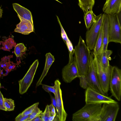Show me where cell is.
<instances>
[{
    "instance_id": "6da1fadb",
    "label": "cell",
    "mask_w": 121,
    "mask_h": 121,
    "mask_svg": "<svg viewBox=\"0 0 121 121\" xmlns=\"http://www.w3.org/2000/svg\"><path fill=\"white\" fill-rule=\"evenodd\" d=\"M74 59L79 76L86 75L88 70L91 53L81 36L73 50Z\"/></svg>"
},
{
    "instance_id": "7a4b0ae2",
    "label": "cell",
    "mask_w": 121,
    "mask_h": 121,
    "mask_svg": "<svg viewBox=\"0 0 121 121\" xmlns=\"http://www.w3.org/2000/svg\"><path fill=\"white\" fill-rule=\"evenodd\" d=\"M102 104L86 103L72 116L73 121H99Z\"/></svg>"
},
{
    "instance_id": "3957f363",
    "label": "cell",
    "mask_w": 121,
    "mask_h": 121,
    "mask_svg": "<svg viewBox=\"0 0 121 121\" xmlns=\"http://www.w3.org/2000/svg\"><path fill=\"white\" fill-rule=\"evenodd\" d=\"M93 56V61L98 81L100 87L106 95L109 89V82L112 66L110 65L108 69L104 71L96 57Z\"/></svg>"
},
{
    "instance_id": "277c9868",
    "label": "cell",
    "mask_w": 121,
    "mask_h": 121,
    "mask_svg": "<svg viewBox=\"0 0 121 121\" xmlns=\"http://www.w3.org/2000/svg\"><path fill=\"white\" fill-rule=\"evenodd\" d=\"M98 16L96 21L86 34V44L90 51L94 48L103 23L104 14H101Z\"/></svg>"
},
{
    "instance_id": "5b68a950",
    "label": "cell",
    "mask_w": 121,
    "mask_h": 121,
    "mask_svg": "<svg viewBox=\"0 0 121 121\" xmlns=\"http://www.w3.org/2000/svg\"><path fill=\"white\" fill-rule=\"evenodd\" d=\"M109 89L112 96L118 101L121 96V70L112 66L109 82Z\"/></svg>"
},
{
    "instance_id": "8992f818",
    "label": "cell",
    "mask_w": 121,
    "mask_h": 121,
    "mask_svg": "<svg viewBox=\"0 0 121 121\" xmlns=\"http://www.w3.org/2000/svg\"><path fill=\"white\" fill-rule=\"evenodd\" d=\"M109 15V43H121V21L117 14Z\"/></svg>"
},
{
    "instance_id": "52a82bcc",
    "label": "cell",
    "mask_w": 121,
    "mask_h": 121,
    "mask_svg": "<svg viewBox=\"0 0 121 121\" xmlns=\"http://www.w3.org/2000/svg\"><path fill=\"white\" fill-rule=\"evenodd\" d=\"M85 96L86 103H118L110 97L102 95L89 86L86 89Z\"/></svg>"
},
{
    "instance_id": "ba28073f",
    "label": "cell",
    "mask_w": 121,
    "mask_h": 121,
    "mask_svg": "<svg viewBox=\"0 0 121 121\" xmlns=\"http://www.w3.org/2000/svg\"><path fill=\"white\" fill-rule=\"evenodd\" d=\"M39 64L38 60H35L31 65L23 78L18 81L19 91L21 94L26 92L32 83Z\"/></svg>"
},
{
    "instance_id": "9c48e42d",
    "label": "cell",
    "mask_w": 121,
    "mask_h": 121,
    "mask_svg": "<svg viewBox=\"0 0 121 121\" xmlns=\"http://www.w3.org/2000/svg\"><path fill=\"white\" fill-rule=\"evenodd\" d=\"M119 109L118 103L103 104L99 115V121H115Z\"/></svg>"
},
{
    "instance_id": "30bf717a",
    "label": "cell",
    "mask_w": 121,
    "mask_h": 121,
    "mask_svg": "<svg viewBox=\"0 0 121 121\" xmlns=\"http://www.w3.org/2000/svg\"><path fill=\"white\" fill-rule=\"evenodd\" d=\"M88 86L100 94L106 95L101 89L99 85L93 61V56L91 53L89 68L86 76Z\"/></svg>"
},
{
    "instance_id": "8fae6325",
    "label": "cell",
    "mask_w": 121,
    "mask_h": 121,
    "mask_svg": "<svg viewBox=\"0 0 121 121\" xmlns=\"http://www.w3.org/2000/svg\"><path fill=\"white\" fill-rule=\"evenodd\" d=\"M61 83L59 79L55 82V89L54 95L56 100L57 115L59 121H66L67 114L65 111L62 96V91L60 88Z\"/></svg>"
},
{
    "instance_id": "7c38bea8",
    "label": "cell",
    "mask_w": 121,
    "mask_h": 121,
    "mask_svg": "<svg viewBox=\"0 0 121 121\" xmlns=\"http://www.w3.org/2000/svg\"><path fill=\"white\" fill-rule=\"evenodd\" d=\"M62 78L67 83L71 82L79 75L77 66L74 58L69 60L68 63L63 68L62 72Z\"/></svg>"
},
{
    "instance_id": "4fadbf2b",
    "label": "cell",
    "mask_w": 121,
    "mask_h": 121,
    "mask_svg": "<svg viewBox=\"0 0 121 121\" xmlns=\"http://www.w3.org/2000/svg\"><path fill=\"white\" fill-rule=\"evenodd\" d=\"M121 0H107L103 10L104 13L111 15L121 12Z\"/></svg>"
},
{
    "instance_id": "5bb4252c",
    "label": "cell",
    "mask_w": 121,
    "mask_h": 121,
    "mask_svg": "<svg viewBox=\"0 0 121 121\" xmlns=\"http://www.w3.org/2000/svg\"><path fill=\"white\" fill-rule=\"evenodd\" d=\"M17 16L19 19L20 22L17 25L14 31L25 35L29 34L34 32V26L31 22L25 19L18 15Z\"/></svg>"
},
{
    "instance_id": "9a60e30c",
    "label": "cell",
    "mask_w": 121,
    "mask_h": 121,
    "mask_svg": "<svg viewBox=\"0 0 121 121\" xmlns=\"http://www.w3.org/2000/svg\"><path fill=\"white\" fill-rule=\"evenodd\" d=\"M102 27L103 44L102 52L108 50L107 47L109 43V15L108 14L105 13L104 14Z\"/></svg>"
},
{
    "instance_id": "2e32d148",
    "label": "cell",
    "mask_w": 121,
    "mask_h": 121,
    "mask_svg": "<svg viewBox=\"0 0 121 121\" xmlns=\"http://www.w3.org/2000/svg\"><path fill=\"white\" fill-rule=\"evenodd\" d=\"M112 53V51L107 50L102 51L95 56L99 63L104 71L107 70L110 65L109 60L110 56Z\"/></svg>"
},
{
    "instance_id": "e0dca14e",
    "label": "cell",
    "mask_w": 121,
    "mask_h": 121,
    "mask_svg": "<svg viewBox=\"0 0 121 121\" xmlns=\"http://www.w3.org/2000/svg\"><path fill=\"white\" fill-rule=\"evenodd\" d=\"M13 5L14 10L18 15L30 21L33 25L32 17L30 11L17 3H13Z\"/></svg>"
},
{
    "instance_id": "ac0fdd59",
    "label": "cell",
    "mask_w": 121,
    "mask_h": 121,
    "mask_svg": "<svg viewBox=\"0 0 121 121\" xmlns=\"http://www.w3.org/2000/svg\"><path fill=\"white\" fill-rule=\"evenodd\" d=\"M45 56V62L44 69L41 76L36 83V86L41 85L43 80L46 76L50 67L55 60L54 56L50 52L46 53Z\"/></svg>"
},
{
    "instance_id": "d6986e66",
    "label": "cell",
    "mask_w": 121,
    "mask_h": 121,
    "mask_svg": "<svg viewBox=\"0 0 121 121\" xmlns=\"http://www.w3.org/2000/svg\"><path fill=\"white\" fill-rule=\"evenodd\" d=\"M84 19L86 26L87 30L91 27L94 23L96 20L98 16H96L91 10L84 14Z\"/></svg>"
},
{
    "instance_id": "ffe728a7",
    "label": "cell",
    "mask_w": 121,
    "mask_h": 121,
    "mask_svg": "<svg viewBox=\"0 0 121 121\" xmlns=\"http://www.w3.org/2000/svg\"><path fill=\"white\" fill-rule=\"evenodd\" d=\"M56 16L57 21L61 28V36L67 45L69 52V56L73 55L74 48H73L72 44L68 38L65 31L63 28L58 17L57 16Z\"/></svg>"
},
{
    "instance_id": "44dd1931",
    "label": "cell",
    "mask_w": 121,
    "mask_h": 121,
    "mask_svg": "<svg viewBox=\"0 0 121 121\" xmlns=\"http://www.w3.org/2000/svg\"><path fill=\"white\" fill-rule=\"evenodd\" d=\"M103 44V30L102 25L96 40L92 53L93 56H96L102 51Z\"/></svg>"
},
{
    "instance_id": "7402d4cb",
    "label": "cell",
    "mask_w": 121,
    "mask_h": 121,
    "mask_svg": "<svg viewBox=\"0 0 121 121\" xmlns=\"http://www.w3.org/2000/svg\"><path fill=\"white\" fill-rule=\"evenodd\" d=\"M78 5L84 14L88 11L92 10L95 0H78Z\"/></svg>"
},
{
    "instance_id": "603a6c76",
    "label": "cell",
    "mask_w": 121,
    "mask_h": 121,
    "mask_svg": "<svg viewBox=\"0 0 121 121\" xmlns=\"http://www.w3.org/2000/svg\"><path fill=\"white\" fill-rule=\"evenodd\" d=\"M27 50L26 47L23 43L17 44L15 46L14 53L17 57H20L23 53Z\"/></svg>"
},
{
    "instance_id": "cb8c5ba5",
    "label": "cell",
    "mask_w": 121,
    "mask_h": 121,
    "mask_svg": "<svg viewBox=\"0 0 121 121\" xmlns=\"http://www.w3.org/2000/svg\"><path fill=\"white\" fill-rule=\"evenodd\" d=\"M4 105L6 111L13 110L15 107L14 101L11 99L4 98Z\"/></svg>"
},
{
    "instance_id": "d4e9b609",
    "label": "cell",
    "mask_w": 121,
    "mask_h": 121,
    "mask_svg": "<svg viewBox=\"0 0 121 121\" xmlns=\"http://www.w3.org/2000/svg\"><path fill=\"white\" fill-rule=\"evenodd\" d=\"M2 42V45L1 49L4 50L10 51V50L12 49L13 46V44L15 43L14 40L11 38H9L7 39L5 42L1 41Z\"/></svg>"
},
{
    "instance_id": "484cf974",
    "label": "cell",
    "mask_w": 121,
    "mask_h": 121,
    "mask_svg": "<svg viewBox=\"0 0 121 121\" xmlns=\"http://www.w3.org/2000/svg\"><path fill=\"white\" fill-rule=\"evenodd\" d=\"M39 115L43 121H49V118L50 116L48 105L46 106L44 111L43 112H41Z\"/></svg>"
},
{
    "instance_id": "4316f807",
    "label": "cell",
    "mask_w": 121,
    "mask_h": 121,
    "mask_svg": "<svg viewBox=\"0 0 121 121\" xmlns=\"http://www.w3.org/2000/svg\"><path fill=\"white\" fill-rule=\"evenodd\" d=\"M39 104V102L36 103L27 108L21 113L22 115L25 116L30 114Z\"/></svg>"
},
{
    "instance_id": "83f0119b",
    "label": "cell",
    "mask_w": 121,
    "mask_h": 121,
    "mask_svg": "<svg viewBox=\"0 0 121 121\" xmlns=\"http://www.w3.org/2000/svg\"><path fill=\"white\" fill-rule=\"evenodd\" d=\"M42 112V111L40 110L38 106L30 114L29 117L26 121H31L32 120L39 115Z\"/></svg>"
},
{
    "instance_id": "f1b7e54d",
    "label": "cell",
    "mask_w": 121,
    "mask_h": 121,
    "mask_svg": "<svg viewBox=\"0 0 121 121\" xmlns=\"http://www.w3.org/2000/svg\"><path fill=\"white\" fill-rule=\"evenodd\" d=\"M80 80V85L82 88L86 89L88 86L85 75L79 76L78 77Z\"/></svg>"
},
{
    "instance_id": "f546056e",
    "label": "cell",
    "mask_w": 121,
    "mask_h": 121,
    "mask_svg": "<svg viewBox=\"0 0 121 121\" xmlns=\"http://www.w3.org/2000/svg\"><path fill=\"white\" fill-rule=\"evenodd\" d=\"M10 56H5L1 59L0 62L1 66L4 69H6L9 62L10 61Z\"/></svg>"
},
{
    "instance_id": "4dcf8cb0",
    "label": "cell",
    "mask_w": 121,
    "mask_h": 121,
    "mask_svg": "<svg viewBox=\"0 0 121 121\" xmlns=\"http://www.w3.org/2000/svg\"><path fill=\"white\" fill-rule=\"evenodd\" d=\"M43 88L46 92H52L54 95L55 92V86H51L45 84H42Z\"/></svg>"
},
{
    "instance_id": "1f68e13d",
    "label": "cell",
    "mask_w": 121,
    "mask_h": 121,
    "mask_svg": "<svg viewBox=\"0 0 121 121\" xmlns=\"http://www.w3.org/2000/svg\"><path fill=\"white\" fill-rule=\"evenodd\" d=\"M30 114L22 116L21 113H20L16 118L15 121H26V120L29 117Z\"/></svg>"
},
{
    "instance_id": "d6a6232c",
    "label": "cell",
    "mask_w": 121,
    "mask_h": 121,
    "mask_svg": "<svg viewBox=\"0 0 121 121\" xmlns=\"http://www.w3.org/2000/svg\"><path fill=\"white\" fill-rule=\"evenodd\" d=\"M48 108L50 116L56 117V114L54 106L52 104L49 105H48Z\"/></svg>"
},
{
    "instance_id": "836d02e7",
    "label": "cell",
    "mask_w": 121,
    "mask_h": 121,
    "mask_svg": "<svg viewBox=\"0 0 121 121\" xmlns=\"http://www.w3.org/2000/svg\"><path fill=\"white\" fill-rule=\"evenodd\" d=\"M0 109L6 111L4 105V98L2 94L0 91Z\"/></svg>"
},
{
    "instance_id": "e575fe53",
    "label": "cell",
    "mask_w": 121,
    "mask_h": 121,
    "mask_svg": "<svg viewBox=\"0 0 121 121\" xmlns=\"http://www.w3.org/2000/svg\"><path fill=\"white\" fill-rule=\"evenodd\" d=\"M50 96L51 101L52 102V104L54 107V108L56 114V116L58 117L57 115V106L56 100L55 98H54L50 92L49 93Z\"/></svg>"
},
{
    "instance_id": "d590c367",
    "label": "cell",
    "mask_w": 121,
    "mask_h": 121,
    "mask_svg": "<svg viewBox=\"0 0 121 121\" xmlns=\"http://www.w3.org/2000/svg\"><path fill=\"white\" fill-rule=\"evenodd\" d=\"M15 66V64L12 62L10 61L8 63L6 69L8 70L9 72L11 70L14 69Z\"/></svg>"
},
{
    "instance_id": "8d00e7d4",
    "label": "cell",
    "mask_w": 121,
    "mask_h": 121,
    "mask_svg": "<svg viewBox=\"0 0 121 121\" xmlns=\"http://www.w3.org/2000/svg\"><path fill=\"white\" fill-rule=\"evenodd\" d=\"M31 121H43L41 117L39 116V115L37 116L32 120Z\"/></svg>"
},
{
    "instance_id": "74e56055",
    "label": "cell",
    "mask_w": 121,
    "mask_h": 121,
    "mask_svg": "<svg viewBox=\"0 0 121 121\" xmlns=\"http://www.w3.org/2000/svg\"><path fill=\"white\" fill-rule=\"evenodd\" d=\"M2 10L0 7V18L1 17L2 15Z\"/></svg>"
},
{
    "instance_id": "f35d334b",
    "label": "cell",
    "mask_w": 121,
    "mask_h": 121,
    "mask_svg": "<svg viewBox=\"0 0 121 121\" xmlns=\"http://www.w3.org/2000/svg\"><path fill=\"white\" fill-rule=\"evenodd\" d=\"M3 69H2L1 71L0 72V73L1 74H3Z\"/></svg>"
},
{
    "instance_id": "ab89813d",
    "label": "cell",
    "mask_w": 121,
    "mask_h": 121,
    "mask_svg": "<svg viewBox=\"0 0 121 121\" xmlns=\"http://www.w3.org/2000/svg\"><path fill=\"white\" fill-rule=\"evenodd\" d=\"M56 0V1H57L58 2H60V3H61V2H60V1H58V0Z\"/></svg>"
},
{
    "instance_id": "60d3db41",
    "label": "cell",
    "mask_w": 121,
    "mask_h": 121,
    "mask_svg": "<svg viewBox=\"0 0 121 121\" xmlns=\"http://www.w3.org/2000/svg\"></svg>"
},
{
    "instance_id": "b9f144b4",
    "label": "cell",
    "mask_w": 121,
    "mask_h": 121,
    "mask_svg": "<svg viewBox=\"0 0 121 121\" xmlns=\"http://www.w3.org/2000/svg\"></svg>"
},
{
    "instance_id": "7bdbcfd3",
    "label": "cell",
    "mask_w": 121,
    "mask_h": 121,
    "mask_svg": "<svg viewBox=\"0 0 121 121\" xmlns=\"http://www.w3.org/2000/svg\"></svg>"
}]
</instances>
